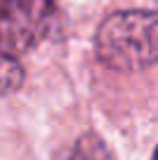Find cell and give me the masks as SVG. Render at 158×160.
Listing matches in <instances>:
<instances>
[{
  "label": "cell",
  "instance_id": "1",
  "mask_svg": "<svg viewBox=\"0 0 158 160\" xmlns=\"http://www.w3.org/2000/svg\"><path fill=\"white\" fill-rule=\"evenodd\" d=\"M95 56L114 72H140L158 63V12L110 14L95 32Z\"/></svg>",
  "mask_w": 158,
  "mask_h": 160
},
{
  "label": "cell",
  "instance_id": "2",
  "mask_svg": "<svg viewBox=\"0 0 158 160\" xmlns=\"http://www.w3.org/2000/svg\"><path fill=\"white\" fill-rule=\"evenodd\" d=\"M54 0H0V53L21 56L47 37Z\"/></svg>",
  "mask_w": 158,
  "mask_h": 160
},
{
  "label": "cell",
  "instance_id": "3",
  "mask_svg": "<svg viewBox=\"0 0 158 160\" xmlns=\"http://www.w3.org/2000/svg\"><path fill=\"white\" fill-rule=\"evenodd\" d=\"M70 160H114V158L100 137L84 135L77 139L72 153H70Z\"/></svg>",
  "mask_w": 158,
  "mask_h": 160
},
{
  "label": "cell",
  "instance_id": "4",
  "mask_svg": "<svg viewBox=\"0 0 158 160\" xmlns=\"http://www.w3.org/2000/svg\"><path fill=\"white\" fill-rule=\"evenodd\" d=\"M23 81V70L16 63V56L0 53V95H9Z\"/></svg>",
  "mask_w": 158,
  "mask_h": 160
},
{
  "label": "cell",
  "instance_id": "5",
  "mask_svg": "<svg viewBox=\"0 0 158 160\" xmlns=\"http://www.w3.org/2000/svg\"><path fill=\"white\" fill-rule=\"evenodd\" d=\"M154 160H158V148H156V151H154Z\"/></svg>",
  "mask_w": 158,
  "mask_h": 160
}]
</instances>
